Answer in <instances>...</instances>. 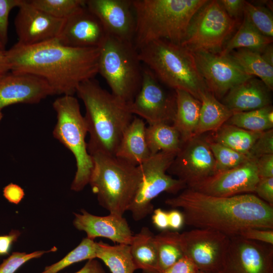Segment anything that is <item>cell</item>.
<instances>
[{"instance_id":"cell-1","label":"cell","mask_w":273,"mask_h":273,"mask_svg":"<svg viewBox=\"0 0 273 273\" xmlns=\"http://www.w3.org/2000/svg\"><path fill=\"white\" fill-rule=\"evenodd\" d=\"M6 53L11 72L40 77L55 95L74 96L80 84L98 74L99 48L69 47L57 38L32 46L16 43Z\"/></svg>"},{"instance_id":"cell-2","label":"cell","mask_w":273,"mask_h":273,"mask_svg":"<svg viewBox=\"0 0 273 273\" xmlns=\"http://www.w3.org/2000/svg\"><path fill=\"white\" fill-rule=\"evenodd\" d=\"M165 203L181 209L187 225L229 237L250 228L273 230V207L251 193L217 197L187 188Z\"/></svg>"},{"instance_id":"cell-3","label":"cell","mask_w":273,"mask_h":273,"mask_svg":"<svg viewBox=\"0 0 273 273\" xmlns=\"http://www.w3.org/2000/svg\"><path fill=\"white\" fill-rule=\"evenodd\" d=\"M76 94L85 106L88 153L115 156L134 117L129 104L104 89L95 78L80 84Z\"/></svg>"},{"instance_id":"cell-4","label":"cell","mask_w":273,"mask_h":273,"mask_svg":"<svg viewBox=\"0 0 273 273\" xmlns=\"http://www.w3.org/2000/svg\"><path fill=\"white\" fill-rule=\"evenodd\" d=\"M207 0H132L138 50L157 40L180 45L189 24Z\"/></svg>"},{"instance_id":"cell-5","label":"cell","mask_w":273,"mask_h":273,"mask_svg":"<svg viewBox=\"0 0 273 273\" xmlns=\"http://www.w3.org/2000/svg\"><path fill=\"white\" fill-rule=\"evenodd\" d=\"M138 51L142 64L162 84L174 90H185L200 101L201 95L209 90L198 69L193 53L181 45L157 40Z\"/></svg>"},{"instance_id":"cell-6","label":"cell","mask_w":273,"mask_h":273,"mask_svg":"<svg viewBox=\"0 0 273 273\" xmlns=\"http://www.w3.org/2000/svg\"><path fill=\"white\" fill-rule=\"evenodd\" d=\"M93 168L89 184L98 202L109 213L123 216L133 201L141 179L140 167L115 156L90 155Z\"/></svg>"},{"instance_id":"cell-7","label":"cell","mask_w":273,"mask_h":273,"mask_svg":"<svg viewBox=\"0 0 273 273\" xmlns=\"http://www.w3.org/2000/svg\"><path fill=\"white\" fill-rule=\"evenodd\" d=\"M99 48L98 73L111 93L130 103L142 84L143 67L133 41L107 35Z\"/></svg>"},{"instance_id":"cell-8","label":"cell","mask_w":273,"mask_h":273,"mask_svg":"<svg viewBox=\"0 0 273 273\" xmlns=\"http://www.w3.org/2000/svg\"><path fill=\"white\" fill-rule=\"evenodd\" d=\"M53 107L57 120L53 134L74 156L76 171L71 189L79 192L88 184L93 168V159L85 141L88 132L85 118L74 96L64 95L56 99Z\"/></svg>"},{"instance_id":"cell-9","label":"cell","mask_w":273,"mask_h":273,"mask_svg":"<svg viewBox=\"0 0 273 273\" xmlns=\"http://www.w3.org/2000/svg\"><path fill=\"white\" fill-rule=\"evenodd\" d=\"M239 22L226 13L218 1H208L192 18L180 45L192 53L218 54Z\"/></svg>"},{"instance_id":"cell-10","label":"cell","mask_w":273,"mask_h":273,"mask_svg":"<svg viewBox=\"0 0 273 273\" xmlns=\"http://www.w3.org/2000/svg\"><path fill=\"white\" fill-rule=\"evenodd\" d=\"M176 155L174 153L159 152L139 166L141 179L127 209L134 220H141L153 213L152 201L162 193L176 194L187 188L182 181L166 173Z\"/></svg>"},{"instance_id":"cell-11","label":"cell","mask_w":273,"mask_h":273,"mask_svg":"<svg viewBox=\"0 0 273 273\" xmlns=\"http://www.w3.org/2000/svg\"><path fill=\"white\" fill-rule=\"evenodd\" d=\"M152 72L143 68L141 87L129 103L132 114L146 120L149 125L173 123L176 111L175 91L169 93Z\"/></svg>"},{"instance_id":"cell-12","label":"cell","mask_w":273,"mask_h":273,"mask_svg":"<svg viewBox=\"0 0 273 273\" xmlns=\"http://www.w3.org/2000/svg\"><path fill=\"white\" fill-rule=\"evenodd\" d=\"M230 237L218 231L195 228L180 234L184 255L199 270L218 273L220 270Z\"/></svg>"},{"instance_id":"cell-13","label":"cell","mask_w":273,"mask_h":273,"mask_svg":"<svg viewBox=\"0 0 273 273\" xmlns=\"http://www.w3.org/2000/svg\"><path fill=\"white\" fill-rule=\"evenodd\" d=\"M167 172L190 188L216 173L215 160L206 139L195 136L183 143Z\"/></svg>"},{"instance_id":"cell-14","label":"cell","mask_w":273,"mask_h":273,"mask_svg":"<svg viewBox=\"0 0 273 273\" xmlns=\"http://www.w3.org/2000/svg\"><path fill=\"white\" fill-rule=\"evenodd\" d=\"M273 245L230 237L218 273H273Z\"/></svg>"},{"instance_id":"cell-15","label":"cell","mask_w":273,"mask_h":273,"mask_svg":"<svg viewBox=\"0 0 273 273\" xmlns=\"http://www.w3.org/2000/svg\"><path fill=\"white\" fill-rule=\"evenodd\" d=\"M192 53L208 89L218 100L232 88L253 77L244 72L228 55L202 51Z\"/></svg>"},{"instance_id":"cell-16","label":"cell","mask_w":273,"mask_h":273,"mask_svg":"<svg viewBox=\"0 0 273 273\" xmlns=\"http://www.w3.org/2000/svg\"><path fill=\"white\" fill-rule=\"evenodd\" d=\"M259 179L255 159L217 172L190 189L217 197H230L254 193Z\"/></svg>"},{"instance_id":"cell-17","label":"cell","mask_w":273,"mask_h":273,"mask_svg":"<svg viewBox=\"0 0 273 273\" xmlns=\"http://www.w3.org/2000/svg\"><path fill=\"white\" fill-rule=\"evenodd\" d=\"M14 20L17 43L32 46L56 38L65 19L49 15L35 8L29 1L23 0Z\"/></svg>"},{"instance_id":"cell-18","label":"cell","mask_w":273,"mask_h":273,"mask_svg":"<svg viewBox=\"0 0 273 273\" xmlns=\"http://www.w3.org/2000/svg\"><path fill=\"white\" fill-rule=\"evenodd\" d=\"M107 35L101 21L85 5L64 20L57 38L69 47L99 48Z\"/></svg>"},{"instance_id":"cell-19","label":"cell","mask_w":273,"mask_h":273,"mask_svg":"<svg viewBox=\"0 0 273 273\" xmlns=\"http://www.w3.org/2000/svg\"><path fill=\"white\" fill-rule=\"evenodd\" d=\"M54 95L44 80L31 74L11 71L0 77V110L13 104H37Z\"/></svg>"},{"instance_id":"cell-20","label":"cell","mask_w":273,"mask_h":273,"mask_svg":"<svg viewBox=\"0 0 273 273\" xmlns=\"http://www.w3.org/2000/svg\"><path fill=\"white\" fill-rule=\"evenodd\" d=\"M85 6L108 35L133 41L135 20L132 0H85Z\"/></svg>"},{"instance_id":"cell-21","label":"cell","mask_w":273,"mask_h":273,"mask_svg":"<svg viewBox=\"0 0 273 273\" xmlns=\"http://www.w3.org/2000/svg\"><path fill=\"white\" fill-rule=\"evenodd\" d=\"M80 213H74L73 224L79 231H84L92 240L103 237L114 243L129 245L133 234L126 219L109 213L107 216H97L84 209Z\"/></svg>"},{"instance_id":"cell-22","label":"cell","mask_w":273,"mask_h":273,"mask_svg":"<svg viewBox=\"0 0 273 273\" xmlns=\"http://www.w3.org/2000/svg\"><path fill=\"white\" fill-rule=\"evenodd\" d=\"M270 92L260 79L252 77L230 90L222 103L233 113L256 110L271 105Z\"/></svg>"},{"instance_id":"cell-23","label":"cell","mask_w":273,"mask_h":273,"mask_svg":"<svg viewBox=\"0 0 273 273\" xmlns=\"http://www.w3.org/2000/svg\"><path fill=\"white\" fill-rule=\"evenodd\" d=\"M146 126L144 120L134 116L125 130L115 156L138 166L152 155L146 139Z\"/></svg>"},{"instance_id":"cell-24","label":"cell","mask_w":273,"mask_h":273,"mask_svg":"<svg viewBox=\"0 0 273 273\" xmlns=\"http://www.w3.org/2000/svg\"><path fill=\"white\" fill-rule=\"evenodd\" d=\"M176 111L172 125L180 134L182 143L194 137L198 123L201 102L188 92L174 90Z\"/></svg>"},{"instance_id":"cell-25","label":"cell","mask_w":273,"mask_h":273,"mask_svg":"<svg viewBox=\"0 0 273 273\" xmlns=\"http://www.w3.org/2000/svg\"><path fill=\"white\" fill-rule=\"evenodd\" d=\"M129 245L130 252L137 268L143 273H158V253L155 235L146 226L133 235Z\"/></svg>"},{"instance_id":"cell-26","label":"cell","mask_w":273,"mask_h":273,"mask_svg":"<svg viewBox=\"0 0 273 273\" xmlns=\"http://www.w3.org/2000/svg\"><path fill=\"white\" fill-rule=\"evenodd\" d=\"M201 103L195 136L209 131H216L225 124L233 112L207 90L200 96Z\"/></svg>"},{"instance_id":"cell-27","label":"cell","mask_w":273,"mask_h":273,"mask_svg":"<svg viewBox=\"0 0 273 273\" xmlns=\"http://www.w3.org/2000/svg\"><path fill=\"white\" fill-rule=\"evenodd\" d=\"M272 38L262 35L244 16L243 20L235 34L225 43L218 54L226 56L232 51L245 49L261 53L264 49L272 43Z\"/></svg>"},{"instance_id":"cell-28","label":"cell","mask_w":273,"mask_h":273,"mask_svg":"<svg viewBox=\"0 0 273 273\" xmlns=\"http://www.w3.org/2000/svg\"><path fill=\"white\" fill-rule=\"evenodd\" d=\"M228 55L249 75L256 76L271 91L273 89V66L267 63L260 53L241 49L234 50Z\"/></svg>"},{"instance_id":"cell-29","label":"cell","mask_w":273,"mask_h":273,"mask_svg":"<svg viewBox=\"0 0 273 273\" xmlns=\"http://www.w3.org/2000/svg\"><path fill=\"white\" fill-rule=\"evenodd\" d=\"M146 139L151 155L161 152L177 154L183 143L175 128L166 123L146 126Z\"/></svg>"},{"instance_id":"cell-30","label":"cell","mask_w":273,"mask_h":273,"mask_svg":"<svg viewBox=\"0 0 273 273\" xmlns=\"http://www.w3.org/2000/svg\"><path fill=\"white\" fill-rule=\"evenodd\" d=\"M96 258L102 260L112 273H134L137 269L129 245L112 246L101 241L97 242Z\"/></svg>"},{"instance_id":"cell-31","label":"cell","mask_w":273,"mask_h":273,"mask_svg":"<svg viewBox=\"0 0 273 273\" xmlns=\"http://www.w3.org/2000/svg\"><path fill=\"white\" fill-rule=\"evenodd\" d=\"M215 131L213 141L246 155L262 133L247 130L227 123Z\"/></svg>"},{"instance_id":"cell-32","label":"cell","mask_w":273,"mask_h":273,"mask_svg":"<svg viewBox=\"0 0 273 273\" xmlns=\"http://www.w3.org/2000/svg\"><path fill=\"white\" fill-rule=\"evenodd\" d=\"M180 233L168 230L155 235L158 253V273L164 270L184 256L182 250Z\"/></svg>"},{"instance_id":"cell-33","label":"cell","mask_w":273,"mask_h":273,"mask_svg":"<svg viewBox=\"0 0 273 273\" xmlns=\"http://www.w3.org/2000/svg\"><path fill=\"white\" fill-rule=\"evenodd\" d=\"M225 123L254 132L272 129V106L269 105L256 110L234 113Z\"/></svg>"},{"instance_id":"cell-34","label":"cell","mask_w":273,"mask_h":273,"mask_svg":"<svg viewBox=\"0 0 273 273\" xmlns=\"http://www.w3.org/2000/svg\"><path fill=\"white\" fill-rule=\"evenodd\" d=\"M97 242L87 237L62 259L46 266L40 273H58L69 265L84 260L96 258Z\"/></svg>"},{"instance_id":"cell-35","label":"cell","mask_w":273,"mask_h":273,"mask_svg":"<svg viewBox=\"0 0 273 273\" xmlns=\"http://www.w3.org/2000/svg\"><path fill=\"white\" fill-rule=\"evenodd\" d=\"M215 160L216 173L236 167L250 158L213 141L207 140Z\"/></svg>"},{"instance_id":"cell-36","label":"cell","mask_w":273,"mask_h":273,"mask_svg":"<svg viewBox=\"0 0 273 273\" xmlns=\"http://www.w3.org/2000/svg\"><path fill=\"white\" fill-rule=\"evenodd\" d=\"M35 8L61 19H65L85 5V0H31Z\"/></svg>"},{"instance_id":"cell-37","label":"cell","mask_w":273,"mask_h":273,"mask_svg":"<svg viewBox=\"0 0 273 273\" xmlns=\"http://www.w3.org/2000/svg\"><path fill=\"white\" fill-rule=\"evenodd\" d=\"M243 15L262 35L272 38L273 17L270 11L264 7L245 1Z\"/></svg>"},{"instance_id":"cell-38","label":"cell","mask_w":273,"mask_h":273,"mask_svg":"<svg viewBox=\"0 0 273 273\" xmlns=\"http://www.w3.org/2000/svg\"><path fill=\"white\" fill-rule=\"evenodd\" d=\"M57 250V248L54 247L48 251H36L30 253L13 252L0 264V273H15L27 261L34 258H39L46 253L54 252Z\"/></svg>"},{"instance_id":"cell-39","label":"cell","mask_w":273,"mask_h":273,"mask_svg":"<svg viewBox=\"0 0 273 273\" xmlns=\"http://www.w3.org/2000/svg\"><path fill=\"white\" fill-rule=\"evenodd\" d=\"M273 154V129L262 132L250 149L248 155L250 159Z\"/></svg>"},{"instance_id":"cell-40","label":"cell","mask_w":273,"mask_h":273,"mask_svg":"<svg viewBox=\"0 0 273 273\" xmlns=\"http://www.w3.org/2000/svg\"><path fill=\"white\" fill-rule=\"evenodd\" d=\"M23 0H0V40L6 46L8 41L9 16L12 10L19 7Z\"/></svg>"},{"instance_id":"cell-41","label":"cell","mask_w":273,"mask_h":273,"mask_svg":"<svg viewBox=\"0 0 273 273\" xmlns=\"http://www.w3.org/2000/svg\"><path fill=\"white\" fill-rule=\"evenodd\" d=\"M239 236L251 241L273 245V230L250 228L241 232Z\"/></svg>"},{"instance_id":"cell-42","label":"cell","mask_w":273,"mask_h":273,"mask_svg":"<svg viewBox=\"0 0 273 273\" xmlns=\"http://www.w3.org/2000/svg\"><path fill=\"white\" fill-rule=\"evenodd\" d=\"M254 193L258 198L273 207V177L259 178Z\"/></svg>"},{"instance_id":"cell-43","label":"cell","mask_w":273,"mask_h":273,"mask_svg":"<svg viewBox=\"0 0 273 273\" xmlns=\"http://www.w3.org/2000/svg\"><path fill=\"white\" fill-rule=\"evenodd\" d=\"M198 270L194 263L184 255L173 264L159 273H197Z\"/></svg>"},{"instance_id":"cell-44","label":"cell","mask_w":273,"mask_h":273,"mask_svg":"<svg viewBox=\"0 0 273 273\" xmlns=\"http://www.w3.org/2000/svg\"><path fill=\"white\" fill-rule=\"evenodd\" d=\"M255 160L259 178L273 177V154L263 155Z\"/></svg>"},{"instance_id":"cell-45","label":"cell","mask_w":273,"mask_h":273,"mask_svg":"<svg viewBox=\"0 0 273 273\" xmlns=\"http://www.w3.org/2000/svg\"><path fill=\"white\" fill-rule=\"evenodd\" d=\"M244 0H220L218 1L226 13L232 18L238 20L243 14Z\"/></svg>"},{"instance_id":"cell-46","label":"cell","mask_w":273,"mask_h":273,"mask_svg":"<svg viewBox=\"0 0 273 273\" xmlns=\"http://www.w3.org/2000/svg\"><path fill=\"white\" fill-rule=\"evenodd\" d=\"M3 196L9 202L18 204L24 198L25 193L19 185L10 183L3 189Z\"/></svg>"},{"instance_id":"cell-47","label":"cell","mask_w":273,"mask_h":273,"mask_svg":"<svg viewBox=\"0 0 273 273\" xmlns=\"http://www.w3.org/2000/svg\"><path fill=\"white\" fill-rule=\"evenodd\" d=\"M20 233L17 230H12L8 234L0 236V255L8 254L13 244L15 242Z\"/></svg>"},{"instance_id":"cell-48","label":"cell","mask_w":273,"mask_h":273,"mask_svg":"<svg viewBox=\"0 0 273 273\" xmlns=\"http://www.w3.org/2000/svg\"><path fill=\"white\" fill-rule=\"evenodd\" d=\"M152 216V221L154 225L161 231L169 228L167 212L161 208L154 210Z\"/></svg>"},{"instance_id":"cell-49","label":"cell","mask_w":273,"mask_h":273,"mask_svg":"<svg viewBox=\"0 0 273 273\" xmlns=\"http://www.w3.org/2000/svg\"><path fill=\"white\" fill-rule=\"evenodd\" d=\"M167 213L169 228L176 232L181 229L185 223L183 212L177 209H172Z\"/></svg>"},{"instance_id":"cell-50","label":"cell","mask_w":273,"mask_h":273,"mask_svg":"<svg viewBox=\"0 0 273 273\" xmlns=\"http://www.w3.org/2000/svg\"><path fill=\"white\" fill-rule=\"evenodd\" d=\"M74 273H106L101 263L96 259L88 260L85 265Z\"/></svg>"},{"instance_id":"cell-51","label":"cell","mask_w":273,"mask_h":273,"mask_svg":"<svg viewBox=\"0 0 273 273\" xmlns=\"http://www.w3.org/2000/svg\"><path fill=\"white\" fill-rule=\"evenodd\" d=\"M6 51H0V77L11 71Z\"/></svg>"},{"instance_id":"cell-52","label":"cell","mask_w":273,"mask_h":273,"mask_svg":"<svg viewBox=\"0 0 273 273\" xmlns=\"http://www.w3.org/2000/svg\"><path fill=\"white\" fill-rule=\"evenodd\" d=\"M263 59L273 66V47L272 44L268 45L260 53Z\"/></svg>"},{"instance_id":"cell-53","label":"cell","mask_w":273,"mask_h":273,"mask_svg":"<svg viewBox=\"0 0 273 273\" xmlns=\"http://www.w3.org/2000/svg\"><path fill=\"white\" fill-rule=\"evenodd\" d=\"M5 46L2 42V41L0 40V51H5Z\"/></svg>"},{"instance_id":"cell-54","label":"cell","mask_w":273,"mask_h":273,"mask_svg":"<svg viewBox=\"0 0 273 273\" xmlns=\"http://www.w3.org/2000/svg\"><path fill=\"white\" fill-rule=\"evenodd\" d=\"M197 273H211V272H206V271H201V270H198V271Z\"/></svg>"},{"instance_id":"cell-55","label":"cell","mask_w":273,"mask_h":273,"mask_svg":"<svg viewBox=\"0 0 273 273\" xmlns=\"http://www.w3.org/2000/svg\"><path fill=\"white\" fill-rule=\"evenodd\" d=\"M3 114L2 112V110H0V121L1 120L2 118H3Z\"/></svg>"}]
</instances>
